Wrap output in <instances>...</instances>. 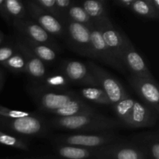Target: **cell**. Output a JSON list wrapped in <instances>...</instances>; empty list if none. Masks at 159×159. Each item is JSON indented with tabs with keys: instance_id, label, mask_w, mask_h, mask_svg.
<instances>
[{
	"instance_id": "obj_31",
	"label": "cell",
	"mask_w": 159,
	"mask_h": 159,
	"mask_svg": "<svg viewBox=\"0 0 159 159\" xmlns=\"http://www.w3.org/2000/svg\"><path fill=\"white\" fill-rule=\"evenodd\" d=\"M75 0H55V6L61 16V21L63 23L66 20V13L68 8L73 4Z\"/></svg>"
},
{
	"instance_id": "obj_2",
	"label": "cell",
	"mask_w": 159,
	"mask_h": 159,
	"mask_svg": "<svg viewBox=\"0 0 159 159\" xmlns=\"http://www.w3.org/2000/svg\"><path fill=\"white\" fill-rule=\"evenodd\" d=\"M26 90L39 110L50 114L63 107L85 102L76 92L71 89L63 92L55 91L31 83L27 85Z\"/></svg>"
},
{
	"instance_id": "obj_22",
	"label": "cell",
	"mask_w": 159,
	"mask_h": 159,
	"mask_svg": "<svg viewBox=\"0 0 159 159\" xmlns=\"http://www.w3.org/2000/svg\"><path fill=\"white\" fill-rule=\"evenodd\" d=\"M89 16L93 20L108 17L109 9L104 0H85L79 1Z\"/></svg>"
},
{
	"instance_id": "obj_20",
	"label": "cell",
	"mask_w": 159,
	"mask_h": 159,
	"mask_svg": "<svg viewBox=\"0 0 159 159\" xmlns=\"http://www.w3.org/2000/svg\"><path fill=\"white\" fill-rule=\"evenodd\" d=\"M36 85H39L48 89L63 92L70 90L71 83L61 71L57 70L51 72L48 71L41 82Z\"/></svg>"
},
{
	"instance_id": "obj_12",
	"label": "cell",
	"mask_w": 159,
	"mask_h": 159,
	"mask_svg": "<svg viewBox=\"0 0 159 159\" xmlns=\"http://www.w3.org/2000/svg\"><path fill=\"white\" fill-rule=\"evenodd\" d=\"M128 82L140 96L143 103L159 113V89L155 79H146L130 75Z\"/></svg>"
},
{
	"instance_id": "obj_15",
	"label": "cell",
	"mask_w": 159,
	"mask_h": 159,
	"mask_svg": "<svg viewBox=\"0 0 159 159\" xmlns=\"http://www.w3.org/2000/svg\"><path fill=\"white\" fill-rule=\"evenodd\" d=\"M15 45L17 50L23 54L26 60L25 74L30 78L32 84H39L48 72L45 64L34 55L18 39H16Z\"/></svg>"
},
{
	"instance_id": "obj_28",
	"label": "cell",
	"mask_w": 159,
	"mask_h": 159,
	"mask_svg": "<svg viewBox=\"0 0 159 159\" xmlns=\"http://www.w3.org/2000/svg\"><path fill=\"white\" fill-rule=\"evenodd\" d=\"M35 114V113L23 110H16L9 109L0 105V117L4 119H16V118L26 117Z\"/></svg>"
},
{
	"instance_id": "obj_27",
	"label": "cell",
	"mask_w": 159,
	"mask_h": 159,
	"mask_svg": "<svg viewBox=\"0 0 159 159\" xmlns=\"http://www.w3.org/2000/svg\"><path fill=\"white\" fill-rule=\"evenodd\" d=\"M2 65L9 71H12V73L21 74V73H25L26 60H25L23 54L17 50L16 52L10 58H9L6 61L2 64Z\"/></svg>"
},
{
	"instance_id": "obj_1",
	"label": "cell",
	"mask_w": 159,
	"mask_h": 159,
	"mask_svg": "<svg viewBox=\"0 0 159 159\" xmlns=\"http://www.w3.org/2000/svg\"><path fill=\"white\" fill-rule=\"evenodd\" d=\"M49 127L76 134H100L116 132L121 127L116 120L95 112L69 116L52 117L48 120Z\"/></svg>"
},
{
	"instance_id": "obj_8",
	"label": "cell",
	"mask_w": 159,
	"mask_h": 159,
	"mask_svg": "<svg viewBox=\"0 0 159 159\" xmlns=\"http://www.w3.org/2000/svg\"><path fill=\"white\" fill-rule=\"evenodd\" d=\"M12 26L17 31L18 35L35 43L47 45L57 52L61 51L60 46L57 43L54 37L50 35L41 26H39L37 23L28 16L15 22L12 24Z\"/></svg>"
},
{
	"instance_id": "obj_16",
	"label": "cell",
	"mask_w": 159,
	"mask_h": 159,
	"mask_svg": "<svg viewBox=\"0 0 159 159\" xmlns=\"http://www.w3.org/2000/svg\"><path fill=\"white\" fill-rule=\"evenodd\" d=\"M158 114L150 107L135 100L127 127L144 128L154 127L158 122Z\"/></svg>"
},
{
	"instance_id": "obj_11",
	"label": "cell",
	"mask_w": 159,
	"mask_h": 159,
	"mask_svg": "<svg viewBox=\"0 0 159 159\" xmlns=\"http://www.w3.org/2000/svg\"><path fill=\"white\" fill-rule=\"evenodd\" d=\"M59 71H61L71 84L82 87H99L85 62L77 60H65Z\"/></svg>"
},
{
	"instance_id": "obj_9",
	"label": "cell",
	"mask_w": 159,
	"mask_h": 159,
	"mask_svg": "<svg viewBox=\"0 0 159 159\" xmlns=\"http://www.w3.org/2000/svg\"><path fill=\"white\" fill-rule=\"evenodd\" d=\"M24 4L28 17L41 26L50 35L59 38L65 37V26L58 19L38 7L33 0L25 1Z\"/></svg>"
},
{
	"instance_id": "obj_19",
	"label": "cell",
	"mask_w": 159,
	"mask_h": 159,
	"mask_svg": "<svg viewBox=\"0 0 159 159\" xmlns=\"http://www.w3.org/2000/svg\"><path fill=\"white\" fill-rule=\"evenodd\" d=\"M17 39L23 43L33 54L37 56L44 64H53L57 59V51L47 45L33 42L28 39L18 35Z\"/></svg>"
},
{
	"instance_id": "obj_23",
	"label": "cell",
	"mask_w": 159,
	"mask_h": 159,
	"mask_svg": "<svg viewBox=\"0 0 159 159\" xmlns=\"http://www.w3.org/2000/svg\"><path fill=\"white\" fill-rule=\"evenodd\" d=\"M76 93L85 101L88 100L93 103L107 107L112 106L107 94L99 87H82Z\"/></svg>"
},
{
	"instance_id": "obj_21",
	"label": "cell",
	"mask_w": 159,
	"mask_h": 159,
	"mask_svg": "<svg viewBox=\"0 0 159 159\" xmlns=\"http://www.w3.org/2000/svg\"><path fill=\"white\" fill-rule=\"evenodd\" d=\"M134 101L135 99H134L131 96H130V95H128L120 101L111 106L117 117L116 120L120 123L121 126H124L126 127L128 126Z\"/></svg>"
},
{
	"instance_id": "obj_33",
	"label": "cell",
	"mask_w": 159,
	"mask_h": 159,
	"mask_svg": "<svg viewBox=\"0 0 159 159\" xmlns=\"http://www.w3.org/2000/svg\"><path fill=\"white\" fill-rule=\"evenodd\" d=\"M0 16L8 24L10 25V21H9V17H8L6 6H5V0H0Z\"/></svg>"
},
{
	"instance_id": "obj_4",
	"label": "cell",
	"mask_w": 159,
	"mask_h": 159,
	"mask_svg": "<svg viewBox=\"0 0 159 159\" xmlns=\"http://www.w3.org/2000/svg\"><path fill=\"white\" fill-rule=\"evenodd\" d=\"M124 138L116 132L100 134H71L57 135L55 138L56 144L78 146L87 148H99Z\"/></svg>"
},
{
	"instance_id": "obj_29",
	"label": "cell",
	"mask_w": 159,
	"mask_h": 159,
	"mask_svg": "<svg viewBox=\"0 0 159 159\" xmlns=\"http://www.w3.org/2000/svg\"><path fill=\"white\" fill-rule=\"evenodd\" d=\"M33 2L43 11L54 16L61 21V16L56 8L55 0H33Z\"/></svg>"
},
{
	"instance_id": "obj_24",
	"label": "cell",
	"mask_w": 159,
	"mask_h": 159,
	"mask_svg": "<svg viewBox=\"0 0 159 159\" xmlns=\"http://www.w3.org/2000/svg\"><path fill=\"white\" fill-rule=\"evenodd\" d=\"M66 19L80 24L85 25L88 27L94 26L93 20L86 13L79 1L75 0L73 4L68 8L66 13Z\"/></svg>"
},
{
	"instance_id": "obj_25",
	"label": "cell",
	"mask_w": 159,
	"mask_h": 159,
	"mask_svg": "<svg viewBox=\"0 0 159 159\" xmlns=\"http://www.w3.org/2000/svg\"><path fill=\"white\" fill-rule=\"evenodd\" d=\"M6 12L10 21V26L15 22L28 16L24 2L20 0H5Z\"/></svg>"
},
{
	"instance_id": "obj_17",
	"label": "cell",
	"mask_w": 159,
	"mask_h": 159,
	"mask_svg": "<svg viewBox=\"0 0 159 159\" xmlns=\"http://www.w3.org/2000/svg\"><path fill=\"white\" fill-rule=\"evenodd\" d=\"M140 148L152 159H159V135L158 130L138 134L128 140Z\"/></svg>"
},
{
	"instance_id": "obj_36",
	"label": "cell",
	"mask_w": 159,
	"mask_h": 159,
	"mask_svg": "<svg viewBox=\"0 0 159 159\" xmlns=\"http://www.w3.org/2000/svg\"><path fill=\"white\" fill-rule=\"evenodd\" d=\"M4 38H5L4 34H3V33L2 32V30H0V47H1L2 44V42L3 40H4Z\"/></svg>"
},
{
	"instance_id": "obj_14",
	"label": "cell",
	"mask_w": 159,
	"mask_h": 159,
	"mask_svg": "<svg viewBox=\"0 0 159 159\" xmlns=\"http://www.w3.org/2000/svg\"><path fill=\"white\" fill-rule=\"evenodd\" d=\"M89 29L90 34H91L90 40H91L92 54H93L92 58L99 61L104 65L111 67L113 69H116L120 72L125 74L127 70L113 57L104 42L100 31L95 26V25Z\"/></svg>"
},
{
	"instance_id": "obj_35",
	"label": "cell",
	"mask_w": 159,
	"mask_h": 159,
	"mask_svg": "<svg viewBox=\"0 0 159 159\" xmlns=\"http://www.w3.org/2000/svg\"><path fill=\"white\" fill-rule=\"evenodd\" d=\"M3 84H4V73L0 69V89L2 87Z\"/></svg>"
},
{
	"instance_id": "obj_3",
	"label": "cell",
	"mask_w": 159,
	"mask_h": 159,
	"mask_svg": "<svg viewBox=\"0 0 159 159\" xmlns=\"http://www.w3.org/2000/svg\"><path fill=\"white\" fill-rule=\"evenodd\" d=\"M48 121L35 113L33 116L16 119L0 117V130L16 137H43L49 131Z\"/></svg>"
},
{
	"instance_id": "obj_10",
	"label": "cell",
	"mask_w": 159,
	"mask_h": 159,
	"mask_svg": "<svg viewBox=\"0 0 159 159\" xmlns=\"http://www.w3.org/2000/svg\"><path fill=\"white\" fill-rule=\"evenodd\" d=\"M146 155L138 146L128 140H122L97 149L99 159H146Z\"/></svg>"
},
{
	"instance_id": "obj_5",
	"label": "cell",
	"mask_w": 159,
	"mask_h": 159,
	"mask_svg": "<svg viewBox=\"0 0 159 159\" xmlns=\"http://www.w3.org/2000/svg\"><path fill=\"white\" fill-rule=\"evenodd\" d=\"M85 64L97 82L99 88L107 94L111 105L116 103L128 96L129 94L120 81L108 71L91 61H88Z\"/></svg>"
},
{
	"instance_id": "obj_30",
	"label": "cell",
	"mask_w": 159,
	"mask_h": 159,
	"mask_svg": "<svg viewBox=\"0 0 159 159\" xmlns=\"http://www.w3.org/2000/svg\"><path fill=\"white\" fill-rule=\"evenodd\" d=\"M17 51L15 44L2 45L0 47V64H3L5 61L10 58Z\"/></svg>"
},
{
	"instance_id": "obj_7",
	"label": "cell",
	"mask_w": 159,
	"mask_h": 159,
	"mask_svg": "<svg viewBox=\"0 0 159 159\" xmlns=\"http://www.w3.org/2000/svg\"><path fill=\"white\" fill-rule=\"evenodd\" d=\"M93 23L95 26L100 31L104 42L113 57L124 67L123 54L125 34L116 29L109 16L93 20Z\"/></svg>"
},
{
	"instance_id": "obj_13",
	"label": "cell",
	"mask_w": 159,
	"mask_h": 159,
	"mask_svg": "<svg viewBox=\"0 0 159 159\" xmlns=\"http://www.w3.org/2000/svg\"><path fill=\"white\" fill-rule=\"evenodd\" d=\"M123 57L124 67L126 70L130 71L131 75L146 79H154L145 61L138 53L127 35L124 36Z\"/></svg>"
},
{
	"instance_id": "obj_32",
	"label": "cell",
	"mask_w": 159,
	"mask_h": 159,
	"mask_svg": "<svg viewBox=\"0 0 159 159\" xmlns=\"http://www.w3.org/2000/svg\"><path fill=\"white\" fill-rule=\"evenodd\" d=\"M134 1V0H114L113 3L114 6H117V7L122 8V9H130Z\"/></svg>"
},
{
	"instance_id": "obj_26",
	"label": "cell",
	"mask_w": 159,
	"mask_h": 159,
	"mask_svg": "<svg viewBox=\"0 0 159 159\" xmlns=\"http://www.w3.org/2000/svg\"><path fill=\"white\" fill-rule=\"evenodd\" d=\"M130 9L135 15L147 20H157L159 16V12L152 7L149 0H134Z\"/></svg>"
},
{
	"instance_id": "obj_6",
	"label": "cell",
	"mask_w": 159,
	"mask_h": 159,
	"mask_svg": "<svg viewBox=\"0 0 159 159\" xmlns=\"http://www.w3.org/2000/svg\"><path fill=\"white\" fill-rule=\"evenodd\" d=\"M63 24L65 29V37L68 47L79 55L92 58L89 27L68 19L64 20Z\"/></svg>"
},
{
	"instance_id": "obj_18",
	"label": "cell",
	"mask_w": 159,
	"mask_h": 159,
	"mask_svg": "<svg viewBox=\"0 0 159 159\" xmlns=\"http://www.w3.org/2000/svg\"><path fill=\"white\" fill-rule=\"evenodd\" d=\"M57 155L64 159H89L96 158L98 148H87L78 146L55 144Z\"/></svg>"
},
{
	"instance_id": "obj_34",
	"label": "cell",
	"mask_w": 159,
	"mask_h": 159,
	"mask_svg": "<svg viewBox=\"0 0 159 159\" xmlns=\"http://www.w3.org/2000/svg\"><path fill=\"white\" fill-rule=\"evenodd\" d=\"M149 2L155 10L159 12V0H149Z\"/></svg>"
}]
</instances>
